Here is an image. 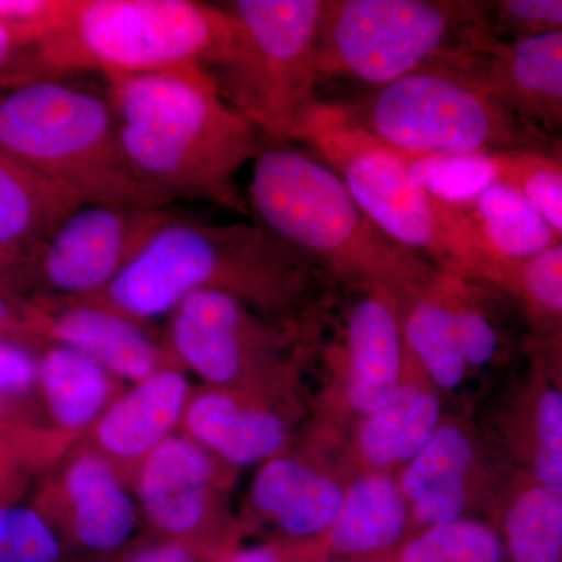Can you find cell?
I'll use <instances>...</instances> for the list:
<instances>
[{
	"label": "cell",
	"instance_id": "8",
	"mask_svg": "<svg viewBox=\"0 0 562 562\" xmlns=\"http://www.w3.org/2000/svg\"><path fill=\"white\" fill-rule=\"evenodd\" d=\"M231 50L211 70L217 90L269 144L297 140L319 105L325 0H235Z\"/></svg>",
	"mask_w": 562,
	"mask_h": 562
},
{
	"label": "cell",
	"instance_id": "43",
	"mask_svg": "<svg viewBox=\"0 0 562 562\" xmlns=\"http://www.w3.org/2000/svg\"><path fill=\"white\" fill-rule=\"evenodd\" d=\"M121 562H224L217 558L187 546V543L154 539L149 543L136 547L125 554Z\"/></svg>",
	"mask_w": 562,
	"mask_h": 562
},
{
	"label": "cell",
	"instance_id": "12",
	"mask_svg": "<svg viewBox=\"0 0 562 562\" xmlns=\"http://www.w3.org/2000/svg\"><path fill=\"white\" fill-rule=\"evenodd\" d=\"M338 338L328 350V384L316 430L339 442L355 422L397 390L406 364L403 299L383 288L349 291Z\"/></svg>",
	"mask_w": 562,
	"mask_h": 562
},
{
	"label": "cell",
	"instance_id": "32",
	"mask_svg": "<svg viewBox=\"0 0 562 562\" xmlns=\"http://www.w3.org/2000/svg\"><path fill=\"white\" fill-rule=\"evenodd\" d=\"M386 562H509L495 525L464 519L416 532Z\"/></svg>",
	"mask_w": 562,
	"mask_h": 562
},
{
	"label": "cell",
	"instance_id": "36",
	"mask_svg": "<svg viewBox=\"0 0 562 562\" xmlns=\"http://www.w3.org/2000/svg\"><path fill=\"white\" fill-rule=\"evenodd\" d=\"M483 22L501 41L538 38L562 32V0L482 2Z\"/></svg>",
	"mask_w": 562,
	"mask_h": 562
},
{
	"label": "cell",
	"instance_id": "3",
	"mask_svg": "<svg viewBox=\"0 0 562 562\" xmlns=\"http://www.w3.org/2000/svg\"><path fill=\"white\" fill-rule=\"evenodd\" d=\"M249 199L258 225L347 292L408 297L439 272L384 235L316 155L269 144L254 160Z\"/></svg>",
	"mask_w": 562,
	"mask_h": 562
},
{
	"label": "cell",
	"instance_id": "34",
	"mask_svg": "<svg viewBox=\"0 0 562 562\" xmlns=\"http://www.w3.org/2000/svg\"><path fill=\"white\" fill-rule=\"evenodd\" d=\"M503 292L525 321H562V241L520 266Z\"/></svg>",
	"mask_w": 562,
	"mask_h": 562
},
{
	"label": "cell",
	"instance_id": "38",
	"mask_svg": "<svg viewBox=\"0 0 562 562\" xmlns=\"http://www.w3.org/2000/svg\"><path fill=\"white\" fill-rule=\"evenodd\" d=\"M330 558L325 538L265 539L255 546H239L224 562H322Z\"/></svg>",
	"mask_w": 562,
	"mask_h": 562
},
{
	"label": "cell",
	"instance_id": "33",
	"mask_svg": "<svg viewBox=\"0 0 562 562\" xmlns=\"http://www.w3.org/2000/svg\"><path fill=\"white\" fill-rule=\"evenodd\" d=\"M495 160L498 181L519 191L562 239V155L512 150Z\"/></svg>",
	"mask_w": 562,
	"mask_h": 562
},
{
	"label": "cell",
	"instance_id": "17",
	"mask_svg": "<svg viewBox=\"0 0 562 562\" xmlns=\"http://www.w3.org/2000/svg\"><path fill=\"white\" fill-rule=\"evenodd\" d=\"M473 417L509 476L562 490V395L538 362L525 357Z\"/></svg>",
	"mask_w": 562,
	"mask_h": 562
},
{
	"label": "cell",
	"instance_id": "16",
	"mask_svg": "<svg viewBox=\"0 0 562 562\" xmlns=\"http://www.w3.org/2000/svg\"><path fill=\"white\" fill-rule=\"evenodd\" d=\"M33 509L70 546L98 554L125 546L139 519L113 465L77 442L41 480Z\"/></svg>",
	"mask_w": 562,
	"mask_h": 562
},
{
	"label": "cell",
	"instance_id": "4",
	"mask_svg": "<svg viewBox=\"0 0 562 562\" xmlns=\"http://www.w3.org/2000/svg\"><path fill=\"white\" fill-rule=\"evenodd\" d=\"M225 7L192 0H72L68 16L40 41L41 77L95 70L103 77L210 72L231 50Z\"/></svg>",
	"mask_w": 562,
	"mask_h": 562
},
{
	"label": "cell",
	"instance_id": "35",
	"mask_svg": "<svg viewBox=\"0 0 562 562\" xmlns=\"http://www.w3.org/2000/svg\"><path fill=\"white\" fill-rule=\"evenodd\" d=\"M60 561V539L36 509L0 508V562Z\"/></svg>",
	"mask_w": 562,
	"mask_h": 562
},
{
	"label": "cell",
	"instance_id": "10",
	"mask_svg": "<svg viewBox=\"0 0 562 562\" xmlns=\"http://www.w3.org/2000/svg\"><path fill=\"white\" fill-rule=\"evenodd\" d=\"M482 21V2L325 0L321 79L384 87L457 49Z\"/></svg>",
	"mask_w": 562,
	"mask_h": 562
},
{
	"label": "cell",
	"instance_id": "27",
	"mask_svg": "<svg viewBox=\"0 0 562 562\" xmlns=\"http://www.w3.org/2000/svg\"><path fill=\"white\" fill-rule=\"evenodd\" d=\"M454 330L472 379L501 373L514 355H524L525 339H517L509 325L508 294L484 281L442 272Z\"/></svg>",
	"mask_w": 562,
	"mask_h": 562
},
{
	"label": "cell",
	"instance_id": "20",
	"mask_svg": "<svg viewBox=\"0 0 562 562\" xmlns=\"http://www.w3.org/2000/svg\"><path fill=\"white\" fill-rule=\"evenodd\" d=\"M447 412L441 392L406 357L397 390L333 447L347 482L362 473L401 471L427 446Z\"/></svg>",
	"mask_w": 562,
	"mask_h": 562
},
{
	"label": "cell",
	"instance_id": "42",
	"mask_svg": "<svg viewBox=\"0 0 562 562\" xmlns=\"http://www.w3.org/2000/svg\"><path fill=\"white\" fill-rule=\"evenodd\" d=\"M38 358L31 347L0 341V395L24 394L36 386Z\"/></svg>",
	"mask_w": 562,
	"mask_h": 562
},
{
	"label": "cell",
	"instance_id": "14",
	"mask_svg": "<svg viewBox=\"0 0 562 562\" xmlns=\"http://www.w3.org/2000/svg\"><path fill=\"white\" fill-rule=\"evenodd\" d=\"M395 476L409 506V535L458 520H490L509 480L473 409L447 412L427 446Z\"/></svg>",
	"mask_w": 562,
	"mask_h": 562
},
{
	"label": "cell",
	"instance_id": "31",
	"mask_svg": "<svg viewBox=\"0 0 562 562\" xmlns=\"http://www.w3.org/2000/svg\"><path fill=\"white\" fill-rule=\"evenodd\" d=\"M394 150L422 190L446 205H469L498 181L495 154H414Z\"/></svg>",
	"mask_w": 562,
	"mask_h": 562
},
{
	"label": "cell",
	"instance_id": "41",
	"mask_svg": "<svg viewBox=\"0 0 562 562\" xmlns=\"http://www.w3.org/2000/svg\"><path fill=\"white\" fill-rule=\"evenodd\" d=\"M0 341L21 346H46L36 324L35 306L31 297L9 290H0Z\"/></svg>",
	"mask_w": 562,
	"mask_h": 562
},
{
	"label": "cell",
	"instance_id": "24",
	"mask_svg": "<svg viewBox=\"0 0 562 562\" xmlns=\"http://www.w3.org/2000/svg\"><path fill=\"white\" fill-rule=\"evenodd\" d=\"M464 210L473 238L490 265V284L501 291L520 266L562 241L531 203L503 181L492 184Z\"/></svg>",
	"mask_w": 562,
	"mask_h": 562
},
{
	"label": "cell",
	"instance_id": "39",
	"mask_svg": "<svg viewBox=\"0 0 562 562\" xmlns=\"http://www.w3.org/2000/svg\"><path fill=\"white\" fill-rule=\"evenodd\" d=\"M72 0H0V22L36 33L41 40L69 13Z\"/></svg>",
	"mask_w": 562,
	"mask_h": 562
},
{
	"label": "cell",
	"instance_id": "11",
	"mask_svg": "<svg viewBox=\"0 0 562 562\" xmlns=\"http://www.w3.org/2000/svg\"><path fill=\"white\" fill-rule=\"evenodd\" d=\"M236 472L177 432L143 461L131 491L155 539L225 560L244 539L231 503Z\"/></svg>",
	"mask_w": 562,
	"mask_h": 562
},
{
	"label": "cell",
	"instance_id": "1",
	"mask_svg": "<svg viewBox=\"0 0 562 562\" xmlns=\"http://www.w3.org/2000/svg\"><path fill=\"white\" fill-rule=\"evenodd\" d=\"M330 281L258 224L173 216L105 290L74 299L150 327L198 292L233 295L290 327L321 330Z\"/></svg>",
	"mask_w": 562,
	"mask_h": 562
},
{
	"label": "cell",
	"instance_id": "22",
	"mask_svg": "<svg viewBox=\"0 0 562 562\" xmlns=\"http://www.w3.org/2000/svg\"><path fill=\"white\" fill-rule=\"evenodd\" d=\"M192 391L184 369H161L122 392L77 443L109 461L131 487L143 461L179 432Z\"/></svg>",
	"mask_w": 562,
	"mask_h": 562
},
{
	"label": "cell",
	"instance_id": "21",
	"mask_svg": "<svg viewBox=\"0 0 562 562\" xmlns=\"http://www.w3.org/2000/svg\"><path fill=\"white\" fill-rule=\"evenodd\" d=\"M36 324L47 346L69 347L133 384L179 366L147 325L74 299L32 295Z\"/></svg>",
	"mask_w": 562,
	"mask_h": 562
},
{
	"label": "cell",
	"instance_id": "18",
	"mask_svg": "<svg viewBox=\"0 0 562 562\" xmlns=\"http://www.w3.org/2000/svg\"><path fill=\"white\" fill-rule=\"evenodd\" d=\"M303 416L302 398L205 384L192 391L179 432L238 471L290 450Z\"/></svg>",
	"mask_w": 562,
	"mask_h": 562
},
{
	"label": "cell",
	"instance_id": "9",
	"mask_svg": "<svg viewBox=\"0 0 562 562\" xmlns=\"http://www.w3.org/2000/svg\"><path fill=\"white\" fill-rule=\"evenodd\" d=\"M168 317L162 342L209 386L302 398V361L319 331L280 324L214 291L190 295Z\"/></svg>",
	"mask_w": 562,
	"mask_h": 562
},
{
	"label": "cell",
	"instance_id": "25",
	"mask_svg": "<svg viewBox=\"0 0 562 562\" xmlns=\"http://www.w3.org/2000/svg\"><path fill=\"white\" fill-rule=\"evenodd\" d=\"M36 386L52 427L79 439L127 390L125 382L91 358L57 344L38 357Z\"/></svg>",
	"mask_w": 562,
	"mask_h": 562
},
{
	"label": "cell",
	"instance_id": "44",
	"mask_svg": "<svg viewBox=\"0 0 562 562\" xmlns=\"http://www.w3.org/2000/svg\"><path fill=\"white\" fill-rule=\"evenodd\" d=\"M0 419H29L13 395H0Z\"/></svg>",
	"mask_w": 562,
	"mask_h": 562
},
{
	"label": "cell",
	"instance_id": "15",
	"mask_svg": "<svg viewBox=\"0 0 562 562\" xmlns=\"http://www.w3.org/2000/svg\"><path fill=\"white\" fill-rule=\"evenodd\" d=\"M346 486L331 450L310 436L302 446L294 443L258 465L238 516L243 536L325 538L341 509Z\"/></svg>",
	"mask_w": 562,
	"mask_h": 562
},
{
	"label": "cell",
	"instance_id": "37",
	"mask_svg": "<svg viewBox=\"0 0 562 562\" xmlns=\"http://www.w3.org/2000/svg\"><path fill=\"white\" fill-rule=\"evenodd\" d=\"M41 36L0 22V88L41 79L36 52Z\"/></svg>",
	"mask_w": 562,
	"mask_h": 562
},
{
	"label": "cell",
	"instance_id": "7",
	"mask_svg": "<svg viewBox=\"0 0 562 562\" xmlns=\"http://www.w3.org/2000/svg\"><path fill=\"white\" fill-rule=\"evenodd\" d=\"M297 140L338 173L366 216L392 241L441 272L490 283V265L473 238L464 206L446 205L422 190L392 147L344 124L333 105L322 102Z\"/></svg>",
	"mask_w": 562,
	"mask_h": 562
},
{
	"label": "cell",
	"instance_id": "28",
	"mask_svg": "<svg viewBox=\"0 0 562 562\" xmlns=\"http://www.w3.org/2000/svg\"><path fill=\"white\" fill-rule=\"evenodd\" d=\"M83 202L0 150V249L31 255Z\"/></svg>",
	"mask_w": 562,
	"mask_h": 562
},
{
	"label": "cell",
	"instance_id": "40",
	"mask_svg": "<svg viewBox=\"0 0 562 562\" xmlns=\"http://www.w3.org/2000/svg\"><path fill=\"white\" fill-rule=\"evenodd\" d=\"M524 355L541 366L562 395V321H525Z\"/></svg>",
	"mask_w": 562,
	"mask_h": 562
},
{
	"label": "cell",
	"instance_id": "19",
	"mask_svg": "<svg viewBox=\"0 0 562 562\" xmlns=\"http://www.w3.org/2000/svg\"><path fill=\"white\" fill-rule=\"evenodd\" d=\"M447 57L475 74L520 120L562 132V32L501 41L480 25Z\"/></svg>",
	"mask_w": 562,
	"mask_h": 562
},
{
	"label": "cell",
	"instance_id": "6",
	"mask_svg": "<svg viewBox=\"0 0 562 562\" xmlns=\"http://www.w3.org/2000/svg\"><path fill=\"white\" fill-rule=\"evenodd\" d=\"M344 124L414 154L562 155V144L517 117L475 74L452 58L413 70L351 105H333Z\"/></svg>",
	"mask_w": 562,
	"mask_h": 562
},
{
	"label": "cell",
	"instance_id": "2",
	"mask_svg": "<svg viewBox=\"0 0 562 562\" xmlns=\"http://www.w3.org/2000/svg\"><path fill=\"white\" fill-rule=\"evenodd\" d=\"M132 176L161 206L205 201L249 214L236 176L269 146L205 70L105 77Z\"/></svg>",
	"mask_w": 562,
	"mask_h": 562
},
{
	"label": "cell",
	"instance_id": "26",
	"mask_svg": "<svg viewBox=\"0 0 562 562\" xmlns=\"http://www.w3.org/2000/svg\"><path fill=\"white\" fill-rule=\"evenodd\" d=\"M403 341L406 357L446 402L460 401L473 379L454 330L441 271L403 299Z\"/></svg>",
	"mask_w": 562,
	"mask_h": 562
},
{
	"label": "cell",
	"instance_id": "30",
	"mask_svg": "<svg viewBox=\"0 0 562 562\" xmlns=\"http://www.w3.org/2000/svg\"><path fill=\"white\" fill-rule=\"evenodd\" d=\"M79 441L31 419H0V508L18 503Z\"/></svg>",
	"mask_w": 562,
	"mask_h": 562
},
{
	"label": "cell",
	"instance_id": "5",
	"mask_svg": "<svg viewBox=\"0 0 562 562\" xmlns=\"http://www.w3.org/2000/svg\"><path fill=\"white\" fill-rule=\"evenodd\" d=\"M0 150L83 203L161 206L132 176L109 91L41 77L0 92Z\"/></svg>",
	"mask_w": 562,
	"mask_h": 562
},
{
	"label": "cell",
	"instance_id": "29",
	"mask_svg": "<svg viewBox=\"0 0 562 562\" xmlns=\"http://www.w3.org/2000/svg\"><path fill=\"white\" fill-rule=\"evenodd\" d=\"M490 522L509 562H562V490L509 476Z\"/></svg>",
	"mask_w": 562,
	"mask_h": 562
},
{
	"label": "cell",
	"instance_id": "23",
	"mask_svg": "<svg viewBox=\"0 0 562 562\" xmlns=\"http://www.w3.org/2000/svg\"><path fill=\"white\" fill-rule=\"evenodd\" d=\"M409 536L408 502L395 473H362L347 482L331 530L330 557L375 560L391 557Z\"/></svg>",
	"mask_w": 562,
	"mask_h": 562
},
{
	"label": "cell",
	"instance_id": "13",
	"mask_svg": "<svg viewBox=\"0 0 562 562\" xmlns=\"http://www.w3.org/2000/svg\"><path fill=\"white\" fill-rule=\"evenodd\" d=\"M176 213L171 209L83 203L27 257V291L81 299L113 283Z\"/></svg>",
	"mask_w": 562,
	"mask_h": 562
},
{
	"label": "cell",
	"instance_id": "45",
	"mask_svg": "<svg viewBox=\"0 0 562 562\" xmlns=\"http://www.w3.org/2000/svg\"><path fill=\"white\" fill-rule=\"evenodd\" d=\"M387 558H390V557L375 558V560H347V558L330 557V558H327V560L322 561V562H386Z\"/></svg>",
	"mask_w": 562,
	"mask_h": 562
}]
</instances>
